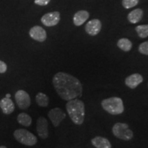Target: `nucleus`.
Returning <instances> with one entry per match:
<instances>
[{"label":"nucleus","instance_id":"1","mask_svg":"<svg viewBox=\"0 0 148 148\" xmlns=\"http://www.w3.org/2000/svg\"><path fill=\"white\" fill-rule=\"evenodd\" d=\"M52 83L59 97L63 100L69 101L82 96V83L71 74L58 72L53 75Z\"/></svg>","mask_w":148,"mask_h":148},{"label":"nucleus","instance_id":"2","mask_svg":"<svg viewBox=\"0 0 148 148\" xmlns=\"http://www.w3.org/2000/svg\"><path fill=\"white\" fill-rule=\"evenodd\" d=\"M66 110L73 123L77 125L82 124L84 121L85 105L82 100L76 98L68 101Z\"/></svg>","mask_w":148,"mask_h":148},{"label":"nucleus","instance_id":"3","mask_svg":"<svg viewBox=\"0 0 148 148\" xmlns=\"http://www.w3.org/2000/svg\"><path fill=\"white\" fill-rule=\"evenodd\" d=\"M101 105L102 108L109 114L112 115L121 114L124 111V106L121 98L112 97L101 101Z\"/></svg>","mask_w":148,"mask_h":148},{"label":"nucleus","instance_id":"4","mask_svg":"<svg viewBox=\"0 0 148 148\" xmlns=\"http://www.w3.org/2000/svg\"><path fill=\"white\" fill-rule=\"evenodd\" d=\"M112 134L115 137L123 140H130L134 136V133L129 128L127 123L118 122L113 125L112 128Z\"/></svg>","mask_w":148,"mask_h":148},{"label":"nucleus","instance_id":"5","mask_svg":"<svg viewBox=\"0 0 148 148\" xmlns=\"http://www.w3.org/2000/svg\"><path fill=\"white\" fill-rule=\"evenodd\" d=\"M15 139L23 145L33 146L37 143V138L32 132L25 129H17L13 133Z\"/></svg>","mask_w":148,"mask_h":148},{"label":"nucleus","instance_id":"6","mask_svg":"<svg viewBox=\"0 0 148 148\" xmlns=\"http://www.w3.org/2000/svg\"><path fill=\"white\" fill-rule=\"evenodd\" d=\"M14 98L18 108L21 110L27 109L31 104V99L29 95L23 90H18L14 95Z\"/></svg>","mask_w":148,"mask_h":148},{"label":"nucleus","instance_id":"7","mask_svg":"<svg viewBox=\"0 0 148 148\" xmlns=\"http://www.w3.org/2000/svg\"><path fill=\"white\" fill-rule=\"evenodd\" d=\"M48 117L54 127H58L60 123L66 118V113L60 108L51 109L48 112Z\"/></svg>","mask_w":148,"mask_h":148},{"label":"nucleus","instance_id":"8","mask_svg":"<svg viewBox=\"0 0 148 148\" xmlns=\"http://www.w3.org/2000/svg\"><path fill=\"white\" fill-rule=\"evenodd\" d=\"M60 20V14L58 11L48 12L44 14L41 18V23L47 27L56 25Z\"/></svg>","mask_w":148,"mask_h":148},{"label":"nucleus","instance_id":"9","mask_svg":"<svg viewBox=\"0 0 148 148\" xmlns=\"http://www.w3.org/2000/svg\"><path fill=\"white\" fill-rule=\"evenodd\" d=\"M36 132L42 139H46L49 136L48 121L44 116H39L36 121Z\"/></svg>","mask_w":148,"mask_h":148},{"label":"nucleus","instance_id":"10","mask_svg":"<svg viewBox=\"0 0 148 148\" xmlns=\"http://www.w3.org/2000/svg\"><path fill=\"white\" fill-rule=\"evenodd\" d=\"M101 29V22L97 18L90 20L86 24L85 30L90 36H96L100 32Z\"/></svg>","mask_w":148,"mask_h":148},{"label":"nucleus","instance_id":"11","mask_svg":"<svg viewBox=\"0 0 148 148\" xmlns=\"http://www.w3.org/2000/svg\"><path fill=\"white\" fill-rule=\"evenodd\" d=\"M29 34L32 39L38 42H44L47 38V32L42 27L36 25L29 29Z\"/></svg>","mask_w":148,"mask_h":148},{"label":"nucleus","instance_id":"12","mask_svg":"<svg viewBox=\"0 0 148 148\" xmlns=\"http://www.w3.org/2000/svg\"><path fill=\"white\" fill-rule=\"evenodd\" d=\"M143 81V77L139 73H133L130 75L125 79V84L131 89L136 88Z\"/></svg>","mask_w":148,"mask_h":148},{"label":"nucleus","instance_id":"13","mask_svg":"<svg viewBox=\"0 0 148 148\" xmlns=\"http://www.w3.org/2000/svg\"><path fill=\"white\" fill-rule=\"evenodd\" d=\"M0 108L4 114H10L14 112L15 106L12 99L8 97H4L0 100Z\"/></svg>","mask_w":148,"mask_h":148},{"label":"nucleus","instance_id":"14","mask_svg":"<svg viewBox=\"0 0 148 148\" xmlns=\"http://www.w3.org/2000/svg\"><path fill=\"white\" fill-rule=\"evenodd\" d=\"M91 143L96 148H112V145L108 138L97 136L92 138Z\"/></svg>","mask_w":148,"mask_h":148},{"label":"nucleus","instance_id":"15","mask_svg":"<svg viewBox=\"0 0 148 148\" xmlns=\"http://www.w3.org/2000/svg\"><path fill=\"white\" fill-rule=\"evenodd\" d=\"M89 17V13L86 10H79L74 14L73 16V23L76 26H80L84 22L87 21Z\"/></svg>","mask_w":148,"mask_h":148},{"label":"nucleus","instance_id":"16","mask_svg":"<svg viewBox=\"0 0 148 148\" xmlns=\"http://www.w3.org/2000/svg\"><path fill=\"white\" fill-rule=\"evenodd\" d=\"M143 16V11L140 8L131 11L127 15V19L131 23H136L142 19Z\"/></svg>","mask_w":148,"mask_h":148},{"label":"nucleus","instance_id":"17","mask_svg":"<svg viewBox=\"0 0 148 148\" xmlns=\"http://www.w3.org/2000/svg\"><path fill=\"white\" fill-rule=\"evenodd\" d=\"M17 121L19 124L25 127L30 126L32 123V117L25 112H21L17 116Z\"/></svg>","mask_w":148,"mask_h":148},{"label":"nucleus","instance_id":"18","mask_svg":"<svg viewBox=\"0 0 148 148\" xmlns=\"http://www.w3.org/2000/svg\"><path fill=\"white\" fill-rule=\"evenodd\" d=\"M36 102L40 107H47L49 105V98L43 92H38L36 95Z\"/></svg>","mask_w":148,"mask_h":148},{"label":"nucleus","instance_id":"19","mask_svg":"<svg viewBox=\"0 0 148 148\" xmlns=\"http://www.w3.org/2000/svg\"><path fill=\"white\" fill-rule=\"evenodd\" d=\"M116 45L119 49H121L123 51H130L132 49V43L129 39L125 38H122L117 41Z\"/></svg>","mask_w":148,"mask_h":148},{"label":"nucleus","instance_id":"20","mask_svg":"<svg viewBox=\"0 0 148 148\" xmlns=\"http://www.w3.org/2000/svg\"><path fill=\"white\" fill-rule=\"evenodd\" d=\"M135 30L138 36L141 38H147L148 36V24L147 25H140L135 27Z\"/></svg>","mask_w":148,"mask_h":148},{"label":"nucleus","instance_id":"21","mask_svg":"<svg viewBox=\"0 0 148 148\" xmlns=\"http://www.w3.org/2000/svg\"><path fill=\"white\" fill-rule=\"evenodd\" d=\"M139 0H122V5L125 8L129 9L136 6Z\"/></svg>","mask_w":148,"mask_h":148},{"label":"nucleus","instance_id":"22","mask_svg":"<svg viewBox=\"0 0 148 148\" xmlns=\"http://www.w3.org/2000/svg\"><path fill=\"white\" fill-rule=\"evenodd\" d=\"M138 51L143 55L148 56V41L142 42L138 46Z\"/></svg>","mask_w":148,"mask_h":148},{"label":"nucleus","instance_id":"23","mask_svg":"<svg viewBox=\"0 0 148 148\" xmlns=\"http://www.w3.org/2000/svg\"><path fill=\"white\" fill-rule=\"evenodd\" d=\"M7 69V64L5 63L2 60H0V73H4L6 72Z\"/></svg>","mask_w":148,"mask_h":148},{"label":"nucleus","instance_id":"24","mask_svg":"<svg viewBox=\"0 0 148 148\" xmlns=\"http://www.w3.org/2000/svg\"><path fill=\"white\" fill-rule=\"evenodd\" d=\"M51 0H34V3L38 5H47Z\"/></svg>","mask_w":148,"mask_h":148},{"label":"nucleus","instance_id":"25","mask_svg":"<svg viewBox=\"0 0 148 148\" xmlns=\"http://www.w3.org/2000/svg\"><path fill=\"white\" fill-rule=\"evenodd\" d=\"M5 97H8V98H10V94H7L6 95H5Z\"/></svg>","mask_w":148,"mask_h":148},{"label":"nucleus","instance_id":"26","mask_svg":"<svg viewBox=\"0 0 148 148\" xmlns=\"http://www.w3.org/2000/svg\"><path fill=\"white\" fill-rule=\"evenodd\" d=\"M0 148H7V147L4 145H1V146H0Z\"/></svg>","mask_w":148,"mask_h":148}]
</instances>
